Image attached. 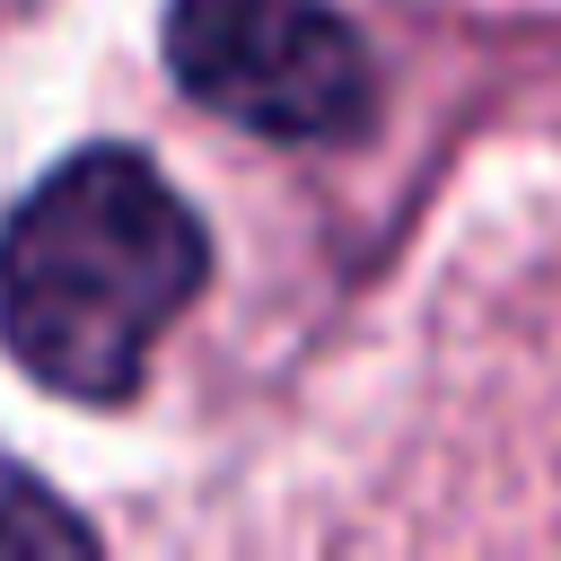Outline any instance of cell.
<instances>
[{"instance_id": "cell-1", "label": "cell", "mask_w": 561, "mask_h": 561, "mask_svg": "<svg viewBox=\"0 0 561 561\" xmlns=\"http://www.w3.org/2000/svg\"><path fill=\"white\" fill-rule=\"evenodd\" d=\"M210 289V228L123 140L53 158L0 219V351L26 386L114 412Z\"/></svg>"}, {"instance_id": "cell-2", "label": "cell", "mask_w": 561, "mask_h": 561, "mask_svg": "<svg viewBox=\"0 0 561 561\" xmlns=\"http://www.w3.org/2000/svg\"><path fill=\"white\" fill-rule=\"evenodd\" d=\"M158 44L175 88L254 140L324 149L377 114V61L333 0H175Z\"/></svg>"}, {"instance_id": "cell-3", "label": "cell", "mask_w": 561, "mask_h": 561, "mask_svg": "<svg viewBox=\"0 0 561 561\" xmlns=\"http://www.w3.org/2000/svg\"><path fill=\"white\" fill-rule=\"evenodd\" d=\"M70 535H79V517L61 500H44V491L0 473V543H70Z\"/></svg>"}]
</instances>
